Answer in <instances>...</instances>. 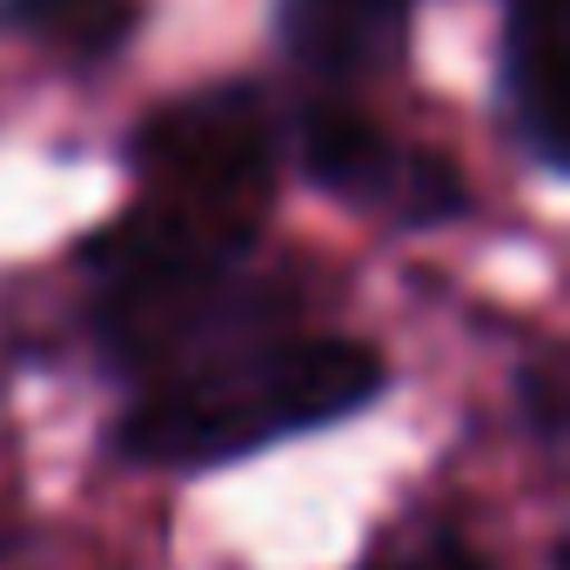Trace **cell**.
Segmentation results:
<instances>
[{"label":"cell","mask_w":570,"mask_h":570,"mask_svg":"<svg viewBox=\"0 0 570 570\" xmlns=\"http://www.w3.org/2000/svg\"><path fill=\"white\" fill-rule=\"evenodd\" d=\"M390 390V370L370 343L275 330L202 363H181L135 390L115 423V456L141 470H222L262 456L289 436L336 430Z\"/></svg>","instance_id":"1"},{"label":"cell","mask_w":570,"mask_h":570,"mask_svg":"<svg viewBox=\"0 0 570 570\" xmlns=\"http://www.w3.org/2000/svg\"><path fill=\"white\" fill-rule=\"evenodd\" d=\"M275 161H282V108L248 81L181 95L135 128V168L148 175V188H161L155 202L235 228H248V215L268 202Z\"/></svg>","instance_id":"2"},{"label":"cell","mask_w":570,"mask_h":570,"mask_svg":"<svg viewBox=\"0 0 570 570\" xmlns=\"http://www.w3.org/2000/svg\"><path fill=\"white\" fill-rule=\"evenodd\" d=\"M282 148L309 188L390 215L396 228H436L470 208L463 175L436 148H403L396 135H383L370 115L343 101H303L296 115H282Z\"/></svg>","instance_id":"3"},{"label":"cell","mask_w":570,"mask_h":570,"mask_svg":"<svg viewBox=\"0 0 570 570\" xmlns=\"http://www.w3.org/2000/svg\"><path fill=\"white\" fill-rule=\"evenodd\" d=\"M563 14L570 0H503L497 35L503 135L543 175H563Z\"/></svg>","instance_id":"4"},{"label":"cell","mask_w":570,"mask_h":570,"mask_svg":"<svg viewBox=\"0 0 570 570\" xmlns=\"http://www.w3.org/2000/svg\"><path fill=\"white\" fill-rule=\"evenodd\" d=\"M423 0H275V41L316 81H363L403 61Z\"/></svg>","instance_id":"5"},{"label":"cell","mask_w":570,"mask_h":570,"mask_svg":"<svg viewBox=\"0 0 570 570\" xmlns=\"http://www.w3.org/2000/svg\"><path fill=\"white\" fill-rule=\"evenodd\" d=\"M0 28L55 48L75 68H101L135 41L141 0H0Z\"/></svg>","instance_id":"6"},{"label":"cell","mask_w":570,"mask_h":570,"mask_svg":"<svg viewBox=\"0 0 570 570\" xmlns=\"http://www.w3.org/2000/svg\"><path fill=\"white\" fill-rule=\"evenodd\" d=\"M376 570H483V557L456 537V530H443V523H430V530H416V537H403Z\"/></svg>","instance_id":"7"},{"label":"cell","mask_w":570,"mask_h":570,"mask_svg":"<svg viewBox=\"0 0 570 570\" xmlns=\"http://www.w3.org/2000/svg\"><path fill=\"white\" fill-rule=\"evenodd\" d=\"M517 396H523V410H530L537 436L557 450V443H563V396H557V370H550V363L523 370V376H517Z\"/></svg>","instance_id":"8"}]
</instances>
